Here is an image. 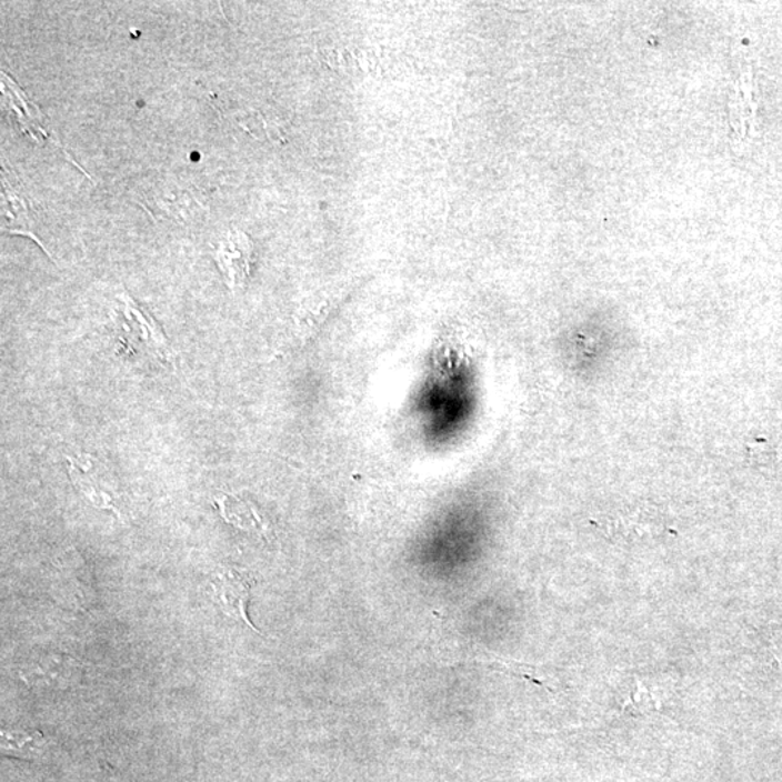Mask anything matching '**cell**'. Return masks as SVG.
Masks as SVG:
<instances>
[{"mask_svg":"<svg viewBox=\"0 0 782 782\" xmlns=\"http://www.w3.org/2000/svg\"><path fill=\"white\" fill-rule=\"evenodd\" d=\"M79 662L67 655H41L22 672V679L28 685L50 686V689H67L78 681Z\"/></svg>","mask_w":782,"mask_h":782,"instance_id":"cell-1","label":"cell"},{"mask_svg":"<svg viewBox=\"0 0 782 782\" xmlns=\"http://www.w3.org/2000/svg\"><path fill=\"white\" fill-rule=\"evenodd\" d=\"M214 599L221 605L227 616L242 620L251 629V620L247 616V603L250 600V580L242 575L240 571L225 569L219 571L212 580Z\"/></svg>","mask_w":782,"mask_h":782,"instance_id":"cell-2","label":"cell"},{"mask_svg":"<svg viewBox=\"0 0 782 782\" xmlns=\"http://www.w3.org/2000/svg\"><path fill=\"white\" fill-rule=\"evenodd\" d=\"M251 244L241 233L229 235L225 245L219 252V262L228 274L231 285L241 283L250 270Z\"/></svg>","mask_w":782,"mask_h":782,"instance_id":"cell-3","label":"cell"},{"mask_svg":"<svg viewBox=\"0 0 782 782\" xmlns=\"http://www.w3.org/2000/svg\"><path fill=\"white\" fill-rule=\"evenodd\" d=\"M44 743L40 732L2 731V750L8 755L32 758L42 751Z\"/></svg>","mask_w":782,"mask_h":782,"instance_id":"cell-4","label":"cell"}]
</instances>
